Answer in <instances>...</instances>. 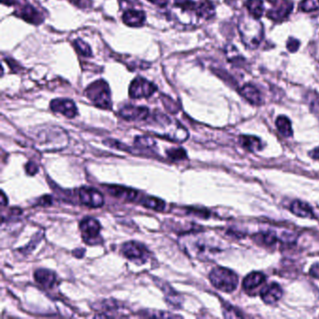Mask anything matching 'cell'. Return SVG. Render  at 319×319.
Returning <instances> with one entry per match:
<instances>
[{"label": "cell", "mask_w": 319, "mask_h": 319, "mask_svg": "<svg viewBox=\"0 0 319 319\" xmlns=\"http://www.w3.org/2000/svg\"><path fill=\"white\" fill-rule=\"evenodd\" d=\"M34 277H35L36 281L39 284H42L43 286L46 287V288H52L55 285L56 281H57L56 274L52 270H49V269H38V270L35 271Z\"/></svg>", "instance_id": "14"}, {"label": "cell", "mask_w": 319, "mask_h": 319, "mask_svg": "<svg viewBox=\"0 0 319 319\" xmlns=\"http://www.w3.org/2000/svg\"><path fill=\"white\" fill-rule=\"evenodd\" d=\"M79 199L84 205L91 208H100L104 204V198L102 194L90 187H83L80 189Z\"/></svg>", "instance_id": "10"}, {"label": "cell", "mask_w": 319, "mask_h": 319, "mask_svg": "<svg viewBox=\"0 0 319 319\" xmlns=\"http://www.w3.org/2000/svg\"><path fill=\"white\" fill-rule=\"evenodd\" d=\"M265 279H266V277L262 272L253 271L244 278V280L242 282V287L245 290L255 289V287H257L258 285L262 284L263 282L265 281Z\"/></svg>", "instance_id": "18"}, {"label": "cell", "mask_w": 319, "mask_h": 319, "mask_svg": "<svg viewBox=\"0 0 319 319\" xmlns=\"http://www.w3.org/2000/svg\"><path fill=\"white\" fill-rule=\"evenodd\" d=\"M124 119L129 121L145 120L149 117V110L146 107L128 106L123 107L119 112Z\"/></svg>", "instance_id": "11"}, {"label": "cell", "mask_w": 319, "mask_h": 319, "mask_svg": "<svg viewBox=\"0 0 319 319\" xmlns=\"http://www.w3.org/2000/svg\"><path fill=\"white\" fill-rule=\"evenodd\" d=\"M122 254L128 259L138 265H142L148 261L150 257L149 251L147 248L137 241H128L121 247Z\"/></svg>", "instance_id": "6"}, {"label": "cell", "mask_w": 319, "mask_h": 319, "mask_svg": "<svg viewBox=\"0 0 319 319\" xmlns=\"http://www.w3.org/2000/svg\"><path fill=\"white\" fill-rule=\"evenodd\" d=\"M107 189L111 195H113L114 197L118 199L134 200L138 196V192L124 186L111 185V186H108Z\"/></svg>", "instance_id": "16"}, {"label": "cell", "mask_w": 319, "mask_h": 319, "mask_svg": "<svg viewBox=\"0 0 319 319\" xmlns=\"http://www.w3.org/2000/svg\"><path fill=\"white\" fill-rule=\"evenodd\" d=\"M123 21L129 27H141L145 21V15L142 11L128 10L123 15Z\"/></svg>", "instance_id": "17"}, {"label": "cell", "mask_w": 319, "mask_h": 319, "mask_svg": "<svg viewBox=\"0 0 319 319\" xmlns=\"http://www.w3.org/2000/svg\"><path fill=\"white\" fill-rule=\"evenodd\" d=\"M299 45H300V43H299L297 39L289 38L287 43H286V48L290 53H295V52H297L298 50Z\"/></svg>", "instance_id": "29"}, {"label": "cell", "mask_w": 319, "mask_h": 319, "mask_svg": "<svg viewBox=\"0 0 319 319\" xmlns=\"http://www.w3.org/2000/svg\"><path fill=\"white\" fill-rule=\"evenodd\" d=\"M149 127L154 133L173 142H185L188 138V131L180 123L160 113L153 115Z\"/></svg>", "instance_id": "1"}, {"label": "cell", "mask_w": 319, "mask_h": 319, "mask_svg": "<svg viewBox=\"0 0 319 319\" xmlns=\"http://www.w3.org/2000/svg\"><path fill=\"white\" fill-rule=\"evenodd\" d=\"M310 273L312 276L319 278V263L312 265V268L310 269Z\"/></svg>", "instance_id": "32"}, {"label": "cell", "mask_w": 319, "mask_h": 319, "mask_svg": "<svg viewBox=\"0 0 319 319\" xmlns=\"http://www.w3.org/2000/svg\"><path fill=\"white\" fill-rule=\"evenodd\" d=\"M142 204L146 208H150V209H153V210L158 211V212L163 211L165 209V206H166L165 201H163L162 199H156L154 197H147V198L142 199Z\"/></svg>", "instance_id": "25"}, {"label": "cell", "mask_w": 319, "mask_h": 319, "mask_svg": "<svg viewBox=\"0 0 319 319\" xmlns=\"http://www.w3.org/2000/svg\"><path fill=\"white\" fill-rule=\"evenodd\" d=\"M51 109L55 113L64 115L68 118H73L75 117L78 111L77 107L74 104L73 101L70 100H55L51 102Z\"/></svg>", "instance_id": "12"}, {"label": "cell", "mask_w": 319, "mask_h": 319, "mask_svg": "<svg viewBox=\"0 0 319 319\" xmlns=\"http://www.w3.org/2000/svg\"><path fill=\"white\" fill-rule=\"evenodd\" d=\"M311 156L313 158H315V159H318L319 160V147L318 148H316V149L313 150L311 152Z\"/></svg>", "instance_id": "34"}, {"label": "cell", "mask_w": 319, "mask_h": 319, "mask_svg": "<svg viewBox=\"0 0 319 319\" xmlns=\"http://www.w3.org/2000/svg\"><path fill=\"white\" fill-rule=\"evenodd\" d=\"M74 45H75L76 51L78 52L80 55H82L83 57H88L92 56L91 48H90L89 45H88L87 43H85L84 41H82V40H76L75 43H74Z\"/></svg>", "instance_id": "26"}, {"label": "cell", "mask_w": 319, "mask_h": 319, "mask_svg": "<svg viewBox=\"0 0 319 319\" xmlns=\"http://www.w3.org/2000/svg\"><path fill=\"white\" fill-rule=\"evenodd\" d=\"M27 171H28L29 174L34 175L36 172L38 171V167L35 166V164L32 163V162H29V163L27 165Z\"/></svg>", "instance_id": "31"}, {"label": "cell", "mask_w": 319, "mask_h": 319, "mask_svg": "<svg viewBox=\"0 0 319 319\" xmlns=\"http://www.w3.org/2000/svg\"><path fill=\"white\" fill-rule=\"evenodd\" d=\"M240 143L241 146L250 152H257L263 148L261 140L255 136H246L243 135L240 137Z\"/></svg>", "instance_id": "19"}, {"label": "cell", "mask_w": 319, "mask_h": 319, "mask_svg": "<svg viewBox=\"0 0 319 319\" xmlns=\"http://www.w3.org/2000/svg\"><path fill=\"white\" fill-rule=\"evenodd\" d=\"M299 9L305 13L316 11L319 9V0H302L299 4Z\"/></svg>", "instance_id": "27"}, {"label": "cell", "mask_w": 319, "mask_h": 319, "mask_svg": "<svg viewBox=\"0 0 319 319\" xmlns=\"http://www.w3.org/2000/svg\"><path fill=\"white\" fill-rule=\"evenodd\" d=\"M245 7L247 8L249 15L255 19H259L265 12L262 0H247L245 2Z\"/></svg>", "instance_id": "22"}, {"label": "cell", "mask_w": 319, "mask_h": 319, "mask_svg": "<svg viewBox=\"0 0 319 319\" xmlns=\"http://www.w3.org/2000/svg\"><path fill=\"white\" fill-rule=\"evenodd\" d=\"M306 100L310 107V111L317 118L319 122V94L310 91L306 95Z\"/></svg>", "instance_id": "24"}, {"label": "cell", "mask_w": 319, "mask_h": 319, "mask_svg": "<svg viewBox=\"0 0 319 319\" xmlns=\"http://www.w3.org/2000/svg\"><path fill=\"white\" fill-rule=\"evenodd\" d=\"M150 2H152L153 4H156L159 7H164L167 4V0H149Z\"/></svg>", "instance_id": "33"}, {"label": "cell", "mask_w": 319, "mask_h": 319, "mask_svg": "<svg viewBox=\"0 0 319 319\" xmlns=\"http://www.w3.org/2000/svg\"><path fill=\"white\" fill-rule=\"evenodd\" d=\"M167 155L172 160H180L186 156L185 151L182 148H172L167 151Z\"/></svg>", "instance_id": "28"}, {"label": "cell", "mask_w": 319, "mask_h": 319, "mask_svg": "<svg viewBox=\"0 0 319 319\" xmlns=\"http://www.w3.org/2000/svg\"><path fill=\"white\" fill-rule=\"evenodd\" d=\"M210 280L213 286L224 292L234 290L238 284V276L231 269L216 267L210 273Z\"/></svg>", "instance_id": "5"}, {"label": "cell", "mask_w": 319, "mask_h": 319, "mask_svg": "<svg viewBox=\"0 0 319 319\" xmlns=\"http://www.w3.org/2000/svg\"><path fill=\"white\" fill-rule=\"evenodd\" d=\"M85 95L99 108L109 110L113 106L112 95L109 85L103 80L97 81L89 85L85 90Z\"/></svg>", "instance_id": "4"}, {"label": "cell", "mask_w": 319, "mask_h": 319, "mask_svg": "<svg viewBox=\"0 0 319 319\" xmlns=\"http://www.w3.org/2000/svg\"><path fill=\"white\" fill-rule=\"evenodd\" d=\"M19 15L26 21L30 22L33 24H38L43 21V18L41 17L39 12L31 5H25L24 7H22L19 12Z\"/></svg>", "instance_id": "21"}, {"label": "cell", "mask_w": 319, "mask_h": 319, "mask_svg": "<svg viewBox=\"0 0 319 319\" xmlns=\"http://www.w3.org/2000/svg\"><path fill=\"white\" fill-rule=\"evenodd\" d=\"M267 2L270 5L267 17L272 21H284L293 10V3L290 0H267Z\"/></svg>", "instance_id": "7"}, {"label": "cell", "mask_w": 319, "mask_h": 319, "mask_svg": "<svg viewBox=\"0 0 319 319\" xmlns=\"http://www.w3.org/2000/svg\"><path fill=\"white\" fill-rule=\"evenodd\" d=\"M259 239H261L262 240L263 242L264 243H266V244H273L275 241H276V237L274 236V234H272V233H270V232H268V233H264V234H259Z\"/></svg>", "instance_id": "30"}, {"label": "cell", "mask_w": 319, "mask_h": 319, "mask_svg": "<svg viewBox=\"0 0 319 319\" xmlns=\"http://www.w3.org/2000/svg\"><path fill=\"white\" fill-rule=\"evenodd\" d=\"M241 42L249 49H256L264 38L262 23L251 15H241L238 21Z\"/></svg>", "instance_id": "3"}, {"label": "cell", "mask_w": 319, "mask_h": 319, "mask_svg": "<svg viewBox=\"0 0 319 319\" xmlns=\"http://www.w3.org/2000/svg\"><path fill=\"white\" fill-rule=\"evenodd\" d=\"M1 1H2V3L7 4L9 6H11V5H13L15 3V0H1Z\"/></svg>", "instance_id": "35"}, {"label": "cell", "mask_w": 319, "mask_h": 319, "mask_svg": "<svg viewBox=\"0 0 319 319\" xmlns=\"http://www.w3.org/2000/svg\"><path fill=\"white\" fill-rule=\"evenodd\" d=\"M276 128L284 137H291L293 134L291 121L284 115H280L276 119Z\"/></svg>", "instance_id": "23"}, {"label": "cell", "mask_w": 319, "mask_h": 319, "mask_svg": "<svg viewBox=\"0 0 319 319\" xmlns=\"http://www.w3.org/2000/svg\"><path fill=\"white\" fill-rule=\"evenodd\" d=\"M241 95L253 105H259L262 102L261 94L255 85H250V84L243 85L241 87Z\"/></svg>", "instance_id": "15"}, {"label": "cell", "mask_w": 319, "mask_h": 319, "mask_svg": "<svg viewBox=\"0 0 319 319\" xmlns=\"http://www.w3.org/2000/svg\"><path fill=\"white\" fill-rule=\"evenodd\" d=\"M157 87L146 79L138 77L129 86V97L132 99L149 98L156 92Z\"/></svg>", "instance_id": "8"}, {"label": "cell", "mask_w": 319, "mask_h": 319, "mask_svg": "<svg viewBox=\"0 0 319 319\" xmlns=\"http://www.w3.org/2000/svg\"><path fill=\"white\" fill-rule=\"evenodd\" d=\"M282 295H283L282 287L275 283L268 284L260 291V297L262 298L263 301L267 304L275 303L282 298Z\"/></svg>", "instance_id": "13"}, {"label": "cell", "mask_w": 319, "mask_h": 319, "mask_svg": "<svg viewBox=\"0 0 319 319\" xmlns=\"http://www.w3.org/2000/svg\"><path fill=\"white\" fill-rule=\"evenodd\" d=\"M80 229L82 231L83 239L86 243L93 244L98 242V238L100 237L101 229L98 220L93 217H85L80 223Z\"/></svg>", "instance_id": "9"}, {"label": "cell", "mask_w": 319, "mask_h": 319, "mask_svg": "<svg viewBox=\"0 0 319 319\" xmlns=\"http://www.w3.org/2000/svg\"><path fill=\"white\" fill-rule=\"evenodd\" d=\"M180 243L188 255L199 259L210 258L219 251L214 241L205 235H185L181 238Z\"/></svg>", "instance_id": "2"}, {"label": "cell", "mask_w": 319, "mask_h": 319, "mask_svg": "<svg viewBox=\"0 0 319 319\" xmlns=\"http://www.w3.org/2000/svg\"><path fill=\"white\" fill-rule=\"evenodd\" d=\"M290 210L292 213H295L296 215L300 217H309V218L313 217V213H312L311 206L299 200H295L292 202Z\"/></svg>", "instance_id": "20"}]
</instances>
